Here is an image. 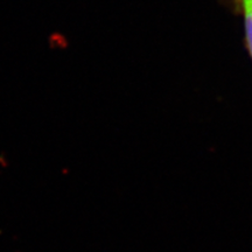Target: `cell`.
Listing matches in <instances>:
<instances>
[{"mask_svg": "<svg viewBox=\"0 0 252 252\" xmlns=\"http://www.w3.org/2000/svg\"><path fill=\"white\" fill-rule=\"evenodd\" d=\"M241 5H247L252 8V0H239Z\"/></svg>", "mask_w": 252, "mask_h": 252, "instance_id": "1", "label": "cell"}]
</instances>
